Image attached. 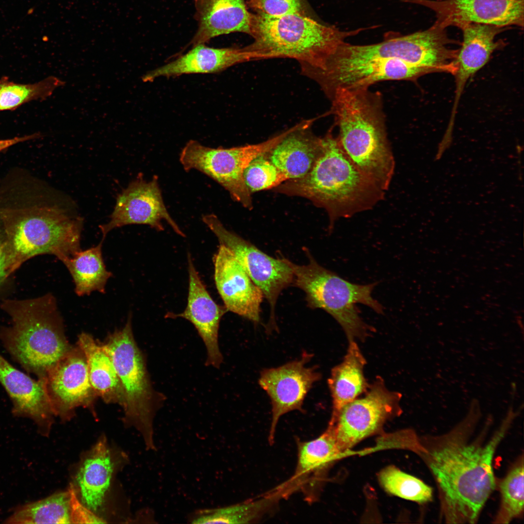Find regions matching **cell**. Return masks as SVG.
<instances>
[{"instance_id":"6da1fadb","label":"cell","mask_w":524,"mask_h":524,"mask_svg":"<svg viewBox=\"0 0 524 524\" xmlns=\"http://www.w3.org/2000/svg\"><path fill=\"white\" fill-rule=\"evenodd\" d=\"M516 416L512 408L500 426L487 435L491 419L475 432L481 416L473 400L469 411L450 431L427 439L422 454L438 491L441 520L447 524H475L496 483L493 457Z\"/></svg>"},{"instance_id":"7a4b0ae2","label":"cell","mask_w":524,"mask_h":524,"mask_svg":"<svg viewBox=\"0 0 524 524\" xmlns=\"http://www.w3.org/2000/svg\"><path fill=\"white\" fill-rule=\"evenodd\" d=\"M332 129L321 137L322 151L311 170L273 189L307 198L325 209L329 218V230L338 219L371 209L384 198L385 192L351 161Z\"/></svg>"},{"instance_id":"3957f363","label":"cell","mask_w":524,"mask_h":524,"mask_svg":"<svg viewBox=\"0 0 524 524\" xmlns=\"http://www.w3.org/2000/svg\"><path fill=\"white\" fill-rule=\"evenodd\" d=\"M330 113L339 129V143L348 158L382 190L389 188L395 161L389 143L381 94L368 89H336Z\"/></svg>"},{"instance_id":"277c9868","label":"cell","mask_w":524,"mask_h":524,"mask_svg":"<svg viewBox=\"0 0 524 524\" xmlns=\"http://www.w3.org/2000/svg\"><path fill=\"white\" fill-rule=\"evenodd\" d=\"M0 308L10 318L0 328V341L27 372L42 379L70 349L54 296L4 299Z\"/></svg>"},{"instance_id":"5b68a950","label":"cell","mask_w":524,"mask_h":524,"mask_svg":"<svg viewBox=\"0 0 524 524\" xmlns=\"http://www.w3.org/2000/svg\"><path fill=\"white\" fill-rule=\"evenodd\" d=\"M360 30L341 31L306 14H252L249 34L253 41L244 48L259 60L288 58L297 60L301 71L322 69L345 38Z\"/></svg>"},{"instance_id":"8992f818","label":"cell","mask_w":524,"mask_h":524,"mask_svg":"<svg viewBox=\"0 0 524 524\" xmlns=\"http://www.w3.org/2000/svg\"><path fill=\"white\" fill-rule=\"evenodd\" d=\"M1 214L14 272L38 255H53L63 262L81 250L83 221L63 208L36 207Z\"/></svg>"},{"instance_id":"52a82bcc","label":"cell","mask_w":524,"mask_h":524,"mask_svg":"<svg viewBox=\"0 0 524 524\" xmlns=\"http://www.w3.org/2000/svg\"><path fill=\"white\" fill-rule=\"evenodd\" d=\"M305 252L308 264L298 265L287 261L294 273L293 283L305 292L308 306L322 309L331 315L349 341L364 339L373 329L360 317L356 304H362L383 314V306L372 296L377 283L362 285L348 281L320 265L307 248Z\"/></svg>"},{"instance_id":"ba28073f","label":"cell","mask_w":524,"mask_h":524,"mask_svg":"<svg viewBox=\"0 0 524 524\" xmlns=\"http://www.w3.org/2000/svg\"><path fill=\"white\" fill-rule=\"evenodd\" d=\"M130 313L124 327L109 334L102 344L110 354L123 392L126 424L140 432L148 450H156L153 420L165 400L153 387L145 355L133 334Z\"/></svg>"},{"instance_id":"9c48e42d","label":"cell","mask_w":524,"mask_h":524,"mask_svg":"<svg viewBox=\"0 0 524 524\" xmlns=\"http://www.w3.org/2000/svg\"><path fill=\"white\" fill-rule=\"evenodd\" d=\"M446 31L434 23L427 29L407 35L390 32L378 43L355 45L342 43L328 62L345 63L375 58H393L410 65L437 71L451 56Z\"/></svg>"},{"instance_id":"30bf717a","label":"cell","mask_w":524,"mask_h":524,"mask_svg":"<svg viewBox=\"0 0 524 524\" xmlns=\"http://www.w3.org/2000/svg\"><path fill=\"white\" fill-rule=\"evenodd\" d=\"M284 136L281 132L260 143L227 148H212L191 140L181 150L180 161L185 170L196 169L203 173L223 187L233 199L251 210V194L244 180V170L253 160L270 151Z\"/></svg>"},{"instance_id":"8fae6325","label":"cell","mask_w":524,"mask_h":524,"mask_svg":"<svg viewBox=\"0 0 524 524\" xmlns=\"http://www.w3.org/2000/svg\"><path fill=\"white\" fill-rule=\"evenodd\" d=\"M399 393L389 391L377 379L365 395L355 399L332 414L328 426L343 452L378 431L384 423L401 412Z\"/></svg>"},{"instance_id":"7c38bea8","label":"cell","mask_w":524,"mask_h":524,"mask_svg":"<svg viewBox=\"0 0 524 524\" xmlns=\"http://www.w3.org/2000/svg\"><path fill=\"white\" fill-rule=\"evenodd\" d=\"M203 222L228 248L254 283L262 290L270 308L269 324L275 326V308L281 292L293 282L294 273L287 259H276L249 242L228 230L213 214L203 216Z\"/></svg>"},{"instance_id":"4fadbf2b","label":"cell","mask_w":524,"mask_h":524,"mask_svg":"<svg viewBox=\"0 0 524 524\" xmlns=\"http://www.w3.org/2000/svg\"><path fill=\"white\" fill-rule=\"evenodd\" d=\"M42 379L53 413L62 420L70 419L77 408H93L97 395L78 345L72 346Z\"/></svg>"},{"instance_id":"5bb4252c","label":"cell","mask_w":524,"mask_h":524,"mask_svg":"<svg viewBox=\"0 0 524 524\" xmlns=\"http://www.w3.org/2000/svg\"><path fill=\"white\" fill-rule=\"evenodd\" d=\"M312 355L304 352L298 360L276 368L264 369L259 378L260 387L269 396L272 405L269 443L274 442L276 426L283 415L293 410L303 412V402L314 383L321 377L315 367H307Z\"/></svg>"},{"instance_id":"9a60e30c","label":"cell","mask_w":524,"mask_h":524,"mask_svg":"<svg viewBox=\"0 0 524 524\" xmlns=\"http://www.w3.org/2000/svg\"><path fill=\"white\" fill-rule=\"evenodd\" d=\"M435 13V22L461 29L477 23L501 27H524V0H403Z\"/></svg>"},{"instance_id":"2e32d148","label":"cell","mask_w":524,"mask_h":524,"mask_svg":"<svg viewBox=\"0 0 524 524\" xmlns=\"http://www.w3.org/2000/svg\"><path fill=\"white\" fill-rule=\"evenodd\" d=\"M162 220L167 222L177 234L184 236L167 211L156 177L149 181L139 178L117 196L109 222L99 226L102 240L111 230L130 224L147 225L163 230Z\"/></svg>"},{"instance_id":"e0dca14e","label":"cell","mask_w":524,"mask_h":524,"mask_svg":"<svg viewBox=\"0 0 524 524\" xmlns=\"http://www.w3.org/2000/svg\"><path fill=\"white\" fill-rule=\"evenodd\" d=\"M213 262L216 287L227 311L260 323L264 297L260 288L225 246L220 245Z\"/></svg>"},{"instance_id":"ac0fdd59","label":"cell","mask_w":524,"mask_h":524,"mask_svg":"<svg viewBox=\"0 0 524 524\" xmlns=\"http://www.w3.org/2000/svg\"><path fill=\"white\" fill-rule=\"evenodd\" d=\"M189 291L187 304L180 313H168V317H181L190 321L195 327L206 347L207 366L219 368L223 356L218 344L219 323L226 308L217 304L201 281L190 255L188 256Z\"/></svg>"},{"instance_id":"d6986e66","label":"cell","mask_w":524,"mask_h":524,"mask_svg":"<svg viewBox=\"0 0 524 524\" xmlns=\"http://www.w3.org/2000/svg\"><path fill=\"white\" fill-rule=\"evenodd\" d=\"M0 383L12 401L13 414L32 420L42 434L48 435L55 415L43 380L32 378L0 354Z\"/></svg>"},{"instance_id":"ffe728a7","label":"cell","mask_w":524,"mask_h":524,"mask_svg":"<svg viewBox=\"0 0 524 524\" xmlns=\"http://www.w3.org/2000/svg\"><path fill=\"white\" fill-rule=\"evenodd\" d=\"M463 41L456 60V90L454 103L447 128H454L456 115L461 96L468 80L489 61L492 53L502 47L496 36L505 27L470 23L461 28Z\"/></svg>"},{"instance_id":"44dd1931","label":"cell","mask_w":524,"mask_h":524,"mask_svg":"<svg viewBox=\"0 0 524 524\" xmlns=\"http://www.w3.org/2000/svg\"><path fill=\"white\" fill-rule=\"evenodd\" d=\"M259 60L245 48H214L205 44L193 46L185 54L143 75V82H151L161 77H176L188 74L213 73L240 63Z\"/></svg>"},{"instance_id":"7402d4cb","label":"cell","mask_w":524,"mask_h":524,"mask_svg":"<svg viewBox=\"0 0 524 524\" xmlns=\"http://www.w3.org/2000/svg\"><path fill=\"white\" fill-rule=\"evenodd\" d=\"M314 119L304 120L266 154L287 180L301 178L312 168L322 151L321 137L311 130Z\"/></svg>"},{"instance_id":"603a6c76","label":"cell","mask_w":524,"mask_h":524,"mask_svg":"<svg viewBox=\"0 0 524 524\" xmlns=\"http://www.w3.org/2000/svg\"><path fill=\"white\" fill-rule=\"evenodd\" d=\"M197 29L190 42L193 46L234 32L249 34L252 13L246 0H194Z\"/></svg>"},{"instance_id":"cb8c5ba5","label":"cell","mask_w":524,"mask_h":524,"mask_svg":"<svg viewBox=\"0 0 524 524\" xmlns=\"http://www.w3.org/2000/svg\"><path fill=\"white\" fill-rule=\"evenodd\" d=\"M117 461L102 437L81 462L75 477L81 502L93 512L102 507Z\"/></svg>"},{"instance_id":"d4e9b609","label":"cell","mask_w":524,"mask_h":524,"mask_svg":"<svg viewBox=\"0 0 524 524\" xmlns=\"http://www.w3.org/2000/svg\"><path fill=\"white\" fill-rule=\"evenodd\" d=\"M77 344L85 356L89 380L97 396L107 403L122 407V387L113 360L103 345L86 332L78 336Z\"/></svg>"},{"instance_id":"484cf974","label":"cell","mask_w":524,"mask_h":524,"mask_svg":"<svg viewBox=\"0 0 524 524\" xmlns=\"http://www.w3.org/2000/svg\"><path fill=\"white\" fill-rule=\"evenodd\" d=\"M366 360L355 341H349L343 361L331 370L328 385L332 399V414L366 391L363 374Z\"/></svg>"},{"instance_id":"4316f807","label":"cell","mask_w":524,"mask_h":524,"mask_svg":"<svg viewBox=\"0 0 524 524\" xmlns=\"http://www.w3.org/2000/svg\"><path fill=\"white\" fill-rule=\"evenodd\" d=\"M280 499L276 492L226 507L199 509L190 512L187 520L191 524H247L259 520Z\"/></svg>"},{"instance_id":"83f0119b","label":"cell","mask_w":524,"mask_h":524,"mask_svg":"<svg viewBox=\"0 0 524 524\" xmlns=\"http://www.w3.org/2000/svg\"><path fill=\"white\" fill-rule=\"evenodd\" d=\"M103 241L96 246L80 250L63 262L71 274L79 296L93 291L104 293L108 279L112 276L104 264L101 247Z\"/></svg>"},{"instance_id":"f1b7e54d","label":"cell","mask_w":524,"mask_h":524,"mask_svg":"<svg viewBox=\"0 0 524 524\" xmlns=\"http://www.w3.org/2000/svg\"><path fill=\"white\" fill-rule=\"evenodd\" d=\"M340 453L333 434L328 428L314 440L298 442L295 471L288 481L296 490L309 477L326 467Z\"/></svg>"},{"instance_id":"f546056e","label":"cell","mask_w":524,"mask_h":524,"mask_svg":"<svg viewBox=\"0 0 524 524\" xmlns=\"http://www.w3.org/2000/svg\"><path fill=\"white\" fill-rule=\"evenodd\" d=\"M7 524H71L70 489L17 507Z\"/></svg>"},{"instance_id":"4dcf8cb0","label":"cell","mask_w":524,"mask_h":524,"mask_svg":"<svg viewBox=\"0 0 524 524\" xmlns=\"http://www.w3.org/2000/svg\"><path fill=\"white\" fill-rule=\"evenodd\" d=\"M524 457L519 458L499 484L500 507L495 524H508L524 511Z\"/></svg>"},{"instance_id":"1f68e13d","label":"cell","mask_w":524,"mask_h":524,"mask_svg":"<svg viewBox=\"0 0 524 524\" xmlns=\"http://www.w3.org/2000/svg\"><path fill=\"white\" fill-rule=\"evenodd\" d=\"M66 82L54 76H49L33 84H18L0 80V111L13 110L33 100H44L54 90Z\"/></svg>"},{"instance_id":"d6a6232c","label":"cell","mask_w":524,"mask_h":524,"mask_svg":"<svg viewBox=\"0 0 524 524\" xmlns=\"http://www.w3.org/2000/svg\"><path fill=\"white\" fill-rule=\"evenodd\" d=\"M378 479L384 489L394 495L420 504L432 499L431 487L394 466H388L381 471Z\"/></svg>"},{"instance_id":"836d02e7","label":"cell","mask_w":524,"mask_h":524,"mask_svg":"<svg viewBox=\"0 0 524 524\" xmlns=\"http://www.w3.org/2000/svg\"><path fill=\"white\" fill-rule=\"evenodd\" d=\"M266 153L253 160L244 170V180L251 194L273 189L287 180L268 159Z\"/></svg>"},{"instance_id":"e575fe53","label":"cell","mask_w":524,"mask_h":524,"mask_svg":"<svg viewBox=\"0 0 524 524\" xmlns=\"http://www.w3.org/2000/svg\"><path fill=\"white\" fill-rule=\"evenodd\" d=\"M246 2L256 13L270 16L306 14L304 0H246Z\"/></svg>"},{"instance_id":"d590c367","label":"cell","mask_w":524,"mask_h":524,"mask_svg":"<svg viewBox=\"0 0 524 524\" xmlns=\"http://www.w3.org/2000/svg\"><path fill=\"white\" fill-rule=\"evenodd\" d=\"M72 523H104V520L97 516L80 502L74 487H71Z\"/></svg>"},{"instance_id":"8d00e7d4","label":"cell","mask_w":524,"mask_h":524,"mask_svg":"<svg viewBox=\"0 0 524 524\" xmlns=\"http://www.w3.org/2000/svg\"><path fill=\"white\" fill-rule=\"evenodd\" d=\"M14 272L8 242L3 229H0V293Z\"/></svg>"},{"instance_id":"74e56055","label":"cell","mask_w":524,"mask_h":524,"mask_svg":"<svg viewBox=\"0 0 524 524\" xmlns=\"http://www.w3.org/2000/svg\"><path fill=\"white\" fill-rule=\"evenodd\" d=\"M35 135L26 136L21 137H15L12 139L0 140V151L16 143L35 137Z\"/></svg>"},{"instance_id":"f35d334b","label":"cell","mask_w":524,"mask_h":524,"mask_svg":"<svg viewBox=\"0 0 524 524\" xmlns=\"http://www.w3.org/2000/svg\"><path fill=\"white\" fill-rule=\"evenodd\" d=\"M33 8H31L28 10L27 14L28 15H31V14H32L33 13Z\"/></svg>"}]
</instances>
